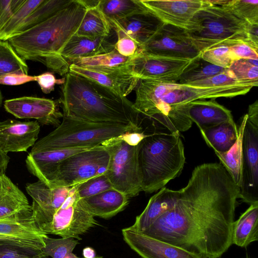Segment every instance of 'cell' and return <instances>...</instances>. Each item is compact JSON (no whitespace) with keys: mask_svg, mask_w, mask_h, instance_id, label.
<instances>
[{"mask_svg":"<svg viewBox=\"0 0 258 258\" xmlns=\"http://www.w3.org/2000/svg\"><path fill=\"white\" fill-rule=\"evenodd\" d=\"M239 187L220 163L196 167L173 207L143 233L201 258H218L232 244ZM142 233V232H141Z\"/></svg>","mask_w":258,"mask_h":258,"instance_id":"obj_1","label":"cell"},{"mask_svg":"<svg viewBox=\"0 0 258 258\" xmlns=\"http://www.w3.org/2000/svg\"><path fill=\"white\" fill-rule=\"evenodd\" d=\"M252 87L248 85L199 87L140 79L136 88L133 107L143 119L156 127L179 133L191 126L192 122L188 115L190 102L244 95Z\"/></svg>","mask_w":258,"mask_h":258,"instance_id":"obj_2","label":"cell"},{"mask_svg":"<svg viewBox=\"0 0 258 258\" xmlns=\"http://www.w3.org/2000/svg\"><path fill=\"white\" fill-rule=\"evenodd\" d=\"M87 10L83 0H73L44 21L7 41L24 60L39 62L52 72L66 75L70 64L61 53L76 34Z\"/></svg>","mask_w":258,"mask_h":258,"instance_id":"obj_3","label":"cell"},{"mask_svg":"<svg viewBox=\"0 0 258 258\" xmlns=\"http://www.w3.org/2000/svg\"><path fill=\"white\" fill-rule=\"evenodd\" d=\"M65 78L58 100L63 116L90 122L144 127L143 119L126 97L75 74L69 72Z\"/></svg>","mask_w":258,"mask_h":258,"instance_id":"obj_4","label":"cell"},{"mask_svg":"<svg viewBox=\"0 0 258 258\" xmlns=\"http://www.w3.org/2000/svg\"><path fill=\"white\" fill-rule=\"evenodd\" d=\"M138 161L142 191L153 193L178 176L185 161L179 133L159 131L139 143Z\"/></svg>","mask_w":258,"mask_h":258,"instance_id":"obj_5","label":"cell"},{"mask_svg":"<svg viewBox=\"0 0 258 258\" xmlns=\"http://www.w3.org/2000/svg\"><path fill=\"white\" fill-rule=\"evenodd\" d=\"M203 2V7L185 29L193 44L201 53L221 44L243 42L249 45L247 23L221 6L211 4L207 0Z\"/></svg>","mask_w":258,"mask_h":258,"instance_id":"obj_6","label":"cell"},{"mask_svg":"<svg viewBox=\"0 0 258 258\" xmlns=\"http://www.w3.org/2000/svg\"><path fill=\"white\" fill-rule=\"evenodd\" d=\"M144 127L118 123H96L63 116L54 130L37 141L33 148L57 149L104 146L109 140L125 133L142 132Z\"/></svg>","mask_w":258,"mask_h":258,"instance_id":"obj_7","label":"cell"},{"mask_svg":"<svg viewBox=\"0 0 258 258\" xmlns=\"http://www.w3.org/2000/svg\"><path fill=\"white\" fill-rule=\"evenodd\" d=\"M118 137L104 144L110 155L105 174L113 188L130 199L142 191L138 161L139 144L131 146Z\"/></svg>","mask_w":258,"mask_h":258,"instance_id":"obj_8","label":"cell"},{"mask_svg":"<svg viewBox=\"0 0 258 258\" xmlns=\"http://www.w3.org/2000/svg\"><path fill=\"white\" fill-rule=\"evenodd\" d=\"M110 156L109 150L104 146L74 154L58 164L47 185L72 187L104 174Z\"/></svg>","mask_w":258,"mask_h":258,"instance_id":"obj_9","label":"cell"},{"mask_svg":"<svg viewBox=\"0 0 258 258\" xmlns=\"http://www.w3.org/2000/svg\"><path fill=\"white\" fill-rule=\"evenodd\" d=\"M239 198L258 203V101L249 105L242 137V177Z\"/></svg>","mask_w":258,"mask_h":258,"instance_id":"obj_10","label":"cell"},{"mask_svg":"<svg viewBox=\"0 0 258 258\" xmlns=\"http://www.w3.org/2000/svg\"><path fill=\"white\" fill-rule=\"evenodd\" d=\"M140 51L146 54L192 60L201 54L184 28L163 24Z\"/></svg>","mask_w":258,"mask_h":258,"instance_id":"obj_11","label":"cell"},{"mask_svg":"<svg viewBox=\"0 0 258 258\" xmlns=\"http://www.w3.org/2000/svg\"><path fill=\"white\" fill-rule=\"evenodd\" d=\"M191 60L148 55L139 51L133 61V72L140 80L176 83Z\"/></svg>","mask_w":258,"mask_h":258,"instance_id":"obj_12","label":"cell"},{"mask_svg":"<svg viewBox=\"0 0 258 258\" xmlns=\"http://www.w3.org/2000/svg\"><path fill=\"white\" fill-rule=\"evenodd\" d=\"M58 100L34 96H23L6 100L5 110L18 118H33L42 124L57 127L63 113Z\"/></svg>","mask_w":258,"mask_h":258,"instance_id":"obj_13","label":"cell"},{"mask_svg":"<svg viewBox=\"0 0 258 258\" xmlns=\"http://www.w3.org/2000/svg\"><path fill=\"white\" fill-rule=\"evenodd\" d=\"M71 188L50 187L39 180L26 184L27 192L33 200L31 207L33 217L42 231L64 202Z\"/></svg>","mask_w":258,"mask_h":258,"instance_id":"obj_14","label":"cell"},{"mask_svg":"<svg viewBox=\"0 0 258 258\" xmlns=\"http://www.w3.org/2000/svg\"><path fill=\"white\" fill-rule=\"evenodd\" d=\"M47 236L33 215L0 220V241L41 250Z\"/></svg>","mask_w":258,"mask_h":258,"instance_id":"obj_15","label":"cell"},{"mask_svg":"<svg viewBox=\"0 0 258 258\" xmlns=\"http://www.w3.org/2000/svg\"><path fill=\"white\" fill-rule=\"evenodd\" d=\"M124 241L142 258H201L182 248L127 227L122 229Z\"/></svg>","mask_w":258,"mask_h":258,"instance_id":"obj_16","label":"cell"},{"mask_svg":"<svg viewBox=\"0 0 258 258\" xmlns=\"http://www.w3.org/2000/svg\"><path fill=\"white\" fill-rule=\"evenodd\" d=\"M40 130L36 120L0 121V149L7 155L9 152H26L36 142Z\"/></svg>","mask_w":258,"mask_h":258,"instance_id":"obj_17","label":"cell"},{"mask_svg":"<svg viewBox=\"0 0 258 258\" xmlns=\"http://www.w3.org/2000/svg\"><path fill=\"white\" fill-rule=\"evenodd\" d=\"M140 1L164 24L184 29L204 5L203 0Z\"/></svg>","mask_w":258,"mask_h":258,"instance_id":"obj_18","label":"cell"},{"mask_svg":"<svg viewBox=\"0 0 258 258\" xmlns=\"http://www.w3.org/2000/svg\"><path fill=\"white\" fill-rule=\"evenodd\" d=\"M117 35L113 30L107 36L96 38L74 35L62 50L61 55L69 62L73 59L110 52L115 49Z\"/></svg>","mask_w":258,"mask_h":258,"instance_id":"obj_19","label":"cell"},{"mask_svg":"<svg viewBox=\"0 0 258 258\" xmlns=\"http://www.w3.org/2000/svg\"><path fill=\"white\" fill-rule=\"evenodd\" d=\"M69 72L88 79L115 94L126 97L134 90L140 79L132 74L106 73L70 64Z\"/></svg>","mask_w":258,"mask_h":258,"instance_id":"obj_20","label":"cell"},{"mask_svg":"<svg viewBox=\"0 0 258 258\" xmlns=\"http://www.w3.org/2000/svg\"><path fill=\"white\" fill-rule=\"evenodd\" d=\"M33 215L25 194L5 173L0 174V220Z\"/></svg>","mask_w":258,"mask_h":258,"instance_id":"obj_21","label":"cell"},{"mask_svg":"<svg viewBox=\"0 0 258 258\" xmlns=\"http://www.w3.org/2000/svg\"><path fill=\"white\" fill-rule=\"evenodd\" d=\"M125 195L112 188L96 195L80 199L84 208L93 216L111 218L123 211L129 203Z\"/></svg>","mask_w":258,"mask_h":258,"instance_id":"obj_22","label":"cell"},{"mask_svg":"<svg viewBox=\"0 0 258 258\" xmlns=\"http://www.w3.org/2000/svg\"><path fill=\"white\" fill-rule=\"evenodd\" d=\"M179 190L163 187L149 200L144 211L136 217L135 223L130 227L144 232L162 214L171 210L175 205Z\"/></svg>","mask_w":258,"mask_h":258,"instance_id":"obj_23","label":"cell"},{"mask_svg":"<svg viewBox=\"0 0 258 258\" xmlns=\"http://www.w3.org/2000/svg\"><path fill=\"white\" fill-rule=\"evenodd\" d=\"M114 21L137 43L139 48L147 42L164 24L147 8L127 18Z\"/></svg>","mask_w":258,"mask_h":258,"instance_id":"obj_24","label":"cell"},{"mask_svg":"<svg viewBox=\"0 0 258 258\" xmlns=\"http://www.w3.org/2000/svg\"><path fill=\"white\" fill-rule=\"evenodd\" d=\"M188 115L200 131L224 122L234 121L231 111L213 100L190 102Z\"/></svg>","mask_w":258,"mask_h":258,"instance_id":"obj_25","label":"cell"},{"mask_svg":"<svg viewBox=\"0 0 258 258\" xmlns=\"http://www.w3.org/2000/svg\"><path fill=\"white\" fill-rule=\"evenodd\" d=\"M136 55L129 57H124L114 49L106 53L74 59L70 64L103 72L134 75L133 66Z\"/></svg>","mask_w":258,"mask_h":258,"instance_id":"obj_26","label":"cell"},{"mask_svg":"<svg viewBox=\"0 0 258 258\" xmlns=\"http://www.w3.org/2000/svg\"><path fill=\"white\" fill-rule=\"evenodd\" d=\"M258 240V203L250 205L239 218L234 221L232 243L241 247Z\"/></svg>","mask_w":258,"mask_h":258,"instance_id":"obj_27","label":"cell"},{"mask_svg":"<svg viewBox=\"0 0 258 258\" xmlns=\"http://www.w3.org/2000/svg\"><path fill=\"white\" fill-rule=\"evenodd\" d=\"M200 132L207 144L218 152L228 151L238 136V129L234 121L224 122Z\"/></svg>","mask_w":258,"mask_h":258,"instance_id":"obj_28","label":"cell"},{"mask_svg":"<svg viewBox=\"0 0 258 258\" xmlns=\"http://www.w3.org/2000/svg\"><path fill=\"white\" fill-rule=\"evenodd\" d=\"M246 119L247 114L242 117L238 128L237 139L232 147L227 152H215L220 160V164L226 169L239 187L242 177V137Z\"/></svg>","mask_w":258,"mask_h":258,"instance_id":"obj_29","label":"cell"},{"mask_svg":"<svg viewBox=\"0 0 258 258\" xmlns=\"http://www.w3.org/2000/svg\"><path fill=\"white\" fill-rule=\"evenodd\" d=\"M113 28L98 7L88 8L76 35L90 38L108 35Z\"/></svg>","mask_w":258,"mask_h":258,"instance_id":"obj_30","label":"cell"},{"mask_svg":"<svg viewBox=\"0 0 258 258\" xmlns=\"http://www.w3.org/2000/svg\"><path fill=\"white\" fill-rule=\"evenodd\" d=\"M73 0H43L15 31L12 37L21 33L48 19L63 9Z\"/></svg>","mask_w":258,"mask_h":258,"instance_id":"obj_31","label":"cell"},{"mask_svg":"<svg viewBox=\"0 0 258 258\" xmlns=\"http://www.w3.org/2000/svg\"><path fill=\"white\" fill-rule=\"evenodd\" d=\"M98 7L107 19L116 21L147 10L140 0H100Z\"/></svg>","mask_w":258,"mask_h":258,"instance_id":"obj_32","label":"cell"},{"mask_svg":"<svg viewBox=\"0 0 258 258\" xmlns=\"http://www.w3.org/2000/svg\"><path fill=\"white\" fill-rule=\"evenodd\" d=\"M225 69L207 61L200 54L190 61L180 76L178 83L189 84L202 81L219 74Z\"/></svg>","mask_w":258,"mask_h":258,"instance_id":"obj_33","label":"cell"},{"mask_svg":"<svg viewBox=\"0 0 258 258\" xmlns=\"http://www.w3.org/2000/svg\"><path fill=\"white\" fill-rule=\"evenodd\" d=\"M28 66L8 41L0 40V76L17 73L28 75Z\"/></svg>","mask_w":258,"mask_h":258,"instance_id":"obj_34","label":"cell"},{"mask_svg":"<svg viewBox=\"0 0 258 258\" xmlns=\"http://www.w3.org/2000/svg\"><path fill=\"white\" fill-rule=\"evenodd\" d=\"M45 246L42 249L43 255L51 258H81L73 251L79 243L73 238H53L48 236L44 239Z\"/></svg>","mask_w":258,"mask_h":258,"instance_id":"obj_35","label":"cell"},{"mask_svg":"<svg viewBox=\"0 0 258 258\" xmlns=\"http://www.w3.org/2000/svg\"><path fill=\"white\" fill-rule=\"evenodd\" d=\"M43 0H25L0 30V40L7 41L24 20L42 2Z\"/></svg>","mask_w":258,"mask_h":258,"instance_id":"obj_36","label":"cell"},{"mask_svg":"<svg viewBox=\"0 0 258 258\" xmlns=\"http://www.w3.org/2000/svg\"><path fill=\"white\" fill-rule=\"evenodd\" d=\"M222 7L242 21L258 24L257 0H228Z\"/></svg>","mask_w":258,"mask_h":258,"instance_id":"obj_37","label":"cell"},{"mask_svg":"<svg viewBox=\"0 0 258 258\" xmlns=\"http://www.w3.org/2000/svg\"><path fill=\"white\" fill-rule=\"evenodd\" d=\"M228 70L240 82L258 85V59H240L232 62Z\"/></svg>","mask_w":258,"mask_h":258,"instance_id":"obj_38","label":"cell"},{"mask_svg":"<svg viewBox=\"0 0 258 258\" xmlns=\"http://www.w3.org/2000/svg\"><path fill=\"white\" fill-rule=\"evenodd\" d=\"M112 188L111 183L104 173L78 184L77 193L81 199L96 195Z\"/></svg>","mask_w":258,"mask_h":258,"instance_id":"obj_39","label":"cell"},{"mask_svg":"<svg viewBox=\"0 0 258 258\" xmlns=\"http://www.w3.org/2000/svg\"><path fill=\"white\" fill-rule=\"evenodd\" d=\"M108 20L116 33L115 50L124 57H132L137 54L140 51L137 43L125 33L114 20Z\"/></svg>","mask_w":258,"mask_h":258,"instance_id":"obj_40","label":"cell"},{"mask_svg":"<svg viewBox=\"0 0 258 258\" xmlns=\"http://www.w3.org/2000/svg\"><path fill=\"white\" fill-rule=\"evenodd\" d=\"M201 57L215 66L228 69L233 61L228 44H221L201 53Z\"/></svg>","mask_w":258,"mask_h":258,"instance_id":"obj_41","label":"cell"},{"mask_svg":"<svg viewBox=\"0 0 258 258\" xmlns=\"http://www.w3.org/2000/svg\"><path fill=\"white\" fill-rule=\"evenodd\" d=\"M0 258H48L42 250L0 241Z\"/></svg>","mask_w":258,"mask_h":258,"instance_id":"obj_42","label":"cell"},{"mask_svg":"<svg viewBox=\"0 0 258 258\" xmlns=\"http://www.w3.org/2000/svg\"><path fill=\"white\" fill-rule=\"evenodd\" d=\"M187 85L206 87H225L241 85H248L255 87L252 84L239 82L234 78L228 69H226L223 72L211 77Z\"/></svg>","mask_w":258,"mask_h":258,"instance_id":"obj_43","label":"cell"},{"mask_svg":"<svg viewBox=\"0 0 258 258\" xmlns=\"http://www.w3.org/2000/svg\"><path fill=\"white\" fill-rule=\"evenodd\" d=\"M233 60L240 59H258L257 51L243 42H238L228 44Z\"/></svg>","mask_w":258,"mask_h":258,"instance_id":"obj_44","label":"cell"},{"mask_svg":"<svg viewBox=\"0 0 258 258\" xmlns=\"http://www.w3.org/2000/svg\"><path fill=\"white\" fill-rule=\"evenodd\" d=\"M35 76L36 81L42 91L45 94H49L54 90V86L57 85H63L66 78L56 79L52 72H47Z\"/></svg>","mask_w":258,"mask_h":258,"instance_id":"obj_45","label":"cell"},{"mask_svg":"<svg viewBox=\"0 0 258 258\" xmlns=\"http://www.w3.org/2000/svg\"><path fill=\"white\" fill-rule=\"evenodd\" d=\"M25 0H0V30Z\"/></svg>","mask_w":258,"mask_h":258,"instance_id":"obj_46","label":"cell"},{"mask_svg":"<svg viewBox=\"0 0 258 258\" xmlns=\"http://www.w3.org/2000/svg\"><path fill=\"white\" fill-rule=\"evenodd\" d=\"M35 81V76L24 74L11 73L0 76V85L16 86Z\"/></svg>","mask_w":258,"mask_h":258,"instance_id":"obj_47","label":"cell"},{"mask_svg":"<svg viewBox=\"0 0 258 258\" xmlns=\"http://www.w3.org/2000/svg\"><path fill=\"white\" fill-rule=\"evenodd\" d=\"M153 132H155V131L146 130L142 132L127 133L118 138L127 144L135 146L138 145L149 134Z\"/></svg>","mask_w":258,"mask_h":258,"instance_id":"obj_48","label":"cell"},{"mask_svg":"<svg viewBox=\"0 0 258 258\" xmlns=\"http://www.w3.org/2000/svg\"><path fill=\"white\" fill-rule=\"evenodd\" d=\"M247 39L249 44L256 51L258 49V24H248Z\"/></svg>","mask_w":258,"mask_h":258,"instance_id":"obj_49","label":"cell"},{"mask_svg":"<svg viewBox=\"0 0 258 258\" xmlns=\"http://www.w3.org/2000/svg\"><path fill=\"white\" fill-rule=\"evenodd\" d=\"M10 161V157L0 149V174L5 173Z\"/></svg>","mask_w":258,"mask_h":258,"instance_id":"obj_50","label":"cell"},{"mask_svg":"<svg viewBox=\"0 0 258 258\" xmlns=\"http://www.w3.org/2000/svg\"><path fill=\"white\" fill-rule=\"evenodd\" d=\"M83 255L84 258H95L97 256L95 250L90 247H86L83 249Z\"/></svg>","mask_w":258,"mask_h":258,"instance_id":"obj_51","label":"cell"},{"mask_svg":"<svg viewBox=\"0 0 258 258\" xmlns=\"http://www.w3.org/2000/svg\"><path fill=\"white\" fill-rule=\"evenodd\" d=\"M95 258H103V257L102 256H96V257Z\"/></svg>","mask_w":258,"mask_h":258,"instance_id":"obj_52","label":"cell"}]
</instances>
